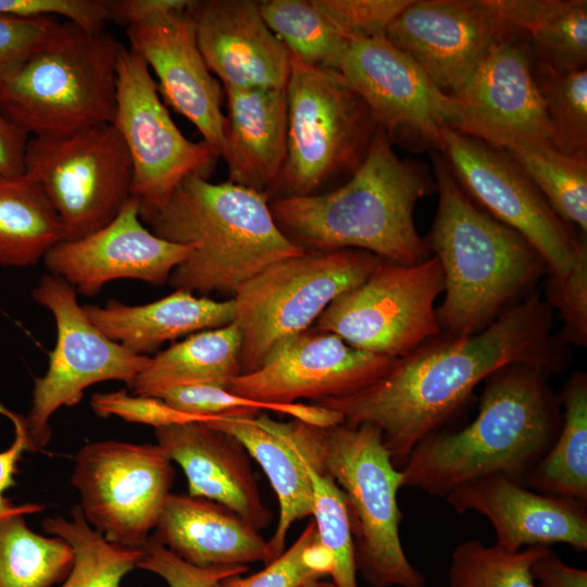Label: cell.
I'll list each match as a JSON object with an SVG mask.
<instances>
[{
	"label": "cell",
	"mask_w": 587,
	"mask_h": 587,
	"mask_svg": "<svg viewBox=\"0 0 587 587\" xmlns=\"http://www.w3.org/2000/svg\"><path fill=\"white\" fill-rule=\"evenodd\" d=\"M552 316L547 301L532 292L479 333L466 337L441 333L396 359L364 389L313 403L339 412L347 424L378 427L395 466H402L411 451L438 433L497 370L514 363L549 374L564 369V344L552 334Z\"/></svg>",
	"instance_id": "cell-1"
},
{
	"label": "cell",
	"mask_w": 587,
	"mask_h": 587,
	"mask_svg": "<svg viewBox=\"0 0 587 587\" xmlns=\"http://www.w3.org/2000/svg\"><path fill=\"white\" fill-rule=\"evenodd\" d=\"M548 375L514 363L488 376L476 417L421 441L401 466L403 486L444 498L459 484L491 474L525 486L562 423L560 396Z\"/></svg>",
	"instance_id": "cell-2"
},
{
	"label": "cell",
	"mask_w": 587,
	"mask_h": 587,
	"mask_svg": "<svg viewBox=\"0 0 587 587\" xmlns=\"http://www.w3.org/2000/svg\"><path fill=\"white\" fill-rule=\"evenodd\" d=\"M435 182L414 161L400 159L378 127L348 180L320 193L270 200L282 233L304 252L359 249L403 265L430 258L414 225L416 202Z\"/></svg>",
	"instance_id": "cell-3"
},
{
	"label": "cell",
	"mask_w": 587,
	"mask_h": 587,
	"mask_svg": "<svg viewBox=\"0 0 587 587\" xmlns=\"http://www.w3.org/2000/svg\"><path fill=\"white\" fill-rule=\"evenodd\" d=\"M433 160L438 208L426 242L445 292L436 317L441 333L472 336L526 298L549 268L521 234L474 204L445 158Z\"/></svg>",
	"instance_id": "cell-4"
},
{
	"label": "cell",
	"mask_w": 587,
	"mask_h": 587,
	"mask_svg": "<svg viewBox=\"0 0 587 587\" xmlns=\"http://www.w3.org/2000/svg\"><path fill=\"white\" fill-rule=\"evenodd\" d=\"M142 222L162 239L193 247L168 283L202 297L233 299L270 265L305 253L282 233L266 195L200 174L187 176Z\"/></svg>",
	"instance_id": "cell-5"
},
{
	"label": "cell",
	"mask_w": 587,
	"mask_h": 587,
	"mask_svg": "<svg viewBox=\"0 0 587 587\" xmlns=\"http://www.w3.org/2000/svg\"><path fill=\"white\" fill-rule=\"evenodd\" d=\"M121 42L107 30L54 27L0 79V111L29 136H64L112 124Z\"/></svg>",
	"instance_id": "cell-6"
},
{
	"label": "cell",
	"mask_w": 587,
	"mask_h": 587,
	"mask_svg": "<svg viewBox=\"0 0 587 587\" xmlns=\"http://www.w3.org/2000/svg\"><path fill=\"white\" fill-rule=\"evenodd\" d=\"M286 97L287 157L270 200L320 193L349 178L378 128L365 100L338 70L291 57Z\"/></svg>",
	"instance_id": "cell-7"
},
{
	"label": "cell",
	"mask_w": 587,
	"mask_h": 587,
	"mask_svg": "<svg viewBox=\"0 0 587 587\" xmlns=\"http://www.w3.org/2000/svg\"><path fill=\"white\" fill-rule=\"evenodd\" d=\"M325 465L344 491L357 572L372 587H425L400 539L397 492L403 475L375 425L345 422L325 427Z\"/></svg>",
	"instance_id": "cell-8"
},
{
	"label": "cell",
	"mask_w": 587,
	"mask_h": 587,
	"mask_svg": "<svg viewBox=\"0 0 587 587\" xmlns=\"http://www.w3.org/2000/svg\"><path fill=\"white\" fill-rule=\"evenodd\" d=\"M380 258L359 249L305 252L276 262L233 298L241 336V374L254 371L280 339L311 327L329 303L359 285Z\"/></svg>",
	"instance_id": "cell-9"
},
{
	"label": "cell",
	"mask_w": 587,
	"mask_h": 587,
	"mask_svg": "<svg viewBox=\"0 0 587 587\" xmlns=\"http://www.w3.org/2000/svg\"><path fill=\"white\" fill-rule=\"evenodd\" d=\"M24 174L45 191L64 227V240L112 222L132 197L133 170L113 124L64 136H34Z\"/></svg>",
	"instance_id": "cell-10"
},
{
	"label": "cell",
	"mask_w": 587,
	"mask_h": 587,
	"mask_svg": "<svg viewBox=\"0 0 587 587\" xmlns=\"http://www.w3.org/2000/svg\"><path fill=\"white\" fill-rule=\"evenodd\" d=\"M442 292L444 275L434 255L415 265L380 259L364 280L335 298L313 326L354 348L400 359L441 334L435 301Z\"/></svg>",
	"instance_id": "cell-11"
},
{
	"label": "cell",
	"mask_w": 587,
	"mask_h": 587,
	"mask_svg": "<svg viewBox=\"0 0 587 587\" xmlns=\"http://www.w3.org/2000/svg\"><path fill=\"white\" fill-rule=\"evenodd\" d=\"M77 295L71 284L50 273L32 291L33 299L52 313L57 340L46 374L35 379L30 411L23 417L27 451L50 441L49 422L55 411L76 405L93 384L122 380L128 386L150 358L134 354L107 337L89 320Z\"/></svg>",
	"instance_id": "cell-12"
},
{
	"label": "cell",
	"mask_w": 587,
	"mask_h": 587,
	"mask_svg": "<svg viewBox=\"0 0 587 587\" xmlns=\"http://www.w3.org/2000/svg\"><path fill=\"white\" fill-rule=\"evenodd\" d=\"M174 477L172 460L158 444L101 440L78 450L71 482L92 528L112 544L142 549Z\"/></svg>",
	"instance_id": "cell-13"
},
{
	"label": "cell",
	"mask_w": 587,
	"mask_h": 587,
	"mask_svg": "<svg viewBox=\"0 0 587 587\" xmlns=\"http://www.w3.org/2000/svg\"><path fill=\"white\" fill-rule=\"evenodd\" d=\"M116 108L112 124L129 154L132 196L145 221L159 211L189 175L209 178L218 158L203 140L187 139L172 120L145 60L122 47L116 63Z\"/></svg>",
	"instance_id": "cell-14"
},
{
	"label": "cell",
	"mask_w": 587,
	"mask_h": 587,
	"mask_svg": "<svg viewBox=\"0 0 587 587\" xmlns=\"http://www.w3.org/2000/svg\"><path fill=\"white\" fill-rule=\"evenodd\" d=\"M439 150L465 193L521 234L544 258L550 274L571 271L587 248L586 240L578 239L505 150L451 127L441 130Z\"/></svg>",
	"instance_id": "cell-15"
},
{
	"label": "cell",
	"mask_w": 587,
	"mask_h": 587,
	"mask_svg": "<svg viewBox=\"0 0 587 587\" xmlns=\"http://www.w3.org/2000/svg\"><path fill=\"white\" fill-rule=\"evenodd\" d=\"M533 61L526 38L509 27L450 95L460 111L455 130L503 150H558Z\"/></svg>",
	"instance_id": "cell-16"
},
{
	"label": "cell",
	"mask_w": 587,
	"mask_h": 587,
	"mask_svg": "<svg viewBox=\"0 0 587 587\" xmlns=\"http://www.w3.org/2000/svg\"><path fill=\"white\" fill-rule=\"evenodd\" d=\"M338 71L391 142L417 141L439 149L441 130L460 124L454 99L386 36L350 41Z\"/></svg>",
	"instance_id": "cell-17"
},
{
	"label": "cell",
	"mask_w": 587,
	"mask_h": 587,
	"mask_svg": "<svg viewBox=\"0 0 587 587\" xmlns=\"http://www.w3.org/2000/svg\"><path fill=\"white\" fill-rule=\"evenodd\" d=\"M395 361L354 348L339 336L312 325L277 341L259 367L238 375L226 389L262 402H315L364 389Z\"/></svg>",
	"instance_id": "cell-18"
},
{
	"label": "cell",
	"mask_w": 587,
	"mask_h": 587,
	"mask_svg": "<svg viewBox=\"0 0 587 587\" xmlns=\"http://www.w3.org/2000/svg\"><path fill=\"white\" fill-rule=\"evenodd\" d=\"M192 250L145 227L139 200L132 196L112 222L80 239L59 242L43 262L50 274L66 280L77 294L92 297L114 279L164 285Z\"/></svg>",
	"instance_id": "cell-19"
},
{
	"label": "cell",
	"mask_w": 587,
	"mask_h": 587,
	"mask_svg": "<svg viewBox=\"0 0 587 587\" xmlns=\"http://www.w3.org/2000/svg\"><path fill=\"white\" fill-rule=\"evenodd\" d=\"M508 29L489 0H412L385 36L451 95Z\"/></svg>",
	"instance_id": "cell-20"
},
{
	"label": "cell",
	"mask_w": 587,
	"mask_h": 587,
	"mask_svg": "<svg viewBox=\"0 0 587 587\" xmlns=\"http://www.w3.org/2000/svg\"><path fill=\"white\" fill-rule=\"evenodd\" d=\"M196 2V1H195ZM127 27L130 50L158 78L159 93L190 121L215 154L222 157L224 89L198 46L192 7Z\"/></svg>",
	"instance_id": "cell-21"
},
{
	"label": "cell",
	"mask_w": 587,
	"mask_h": 587,
	"mask_svg": "<svg viewBox=\"0 0 587 587\" xmlns=\"http://www.w3.org/2000/svg\"><path fill=\"white\" fill-rule=\"evenodd\" d=\"M207 423L236 437L266 474L279 504L276 529L267 540L275 560L285 551L290 526L313 513L309 466L327 471L325 427L296 419L279 422L263 412L221 416Z\"/></svg>",
	"instance_id": "cell-22"
},
{
	"label": "cell",
	"mask_w": 587,
	"mask_h": 587,
	"mask_svg": "<svg viewBox=\"0 0 587 587\" xmlns=\"http://www.w3.org/2000/svg\"><path fill=\"white\" fill-rule=\"evenodd\" d=\"M445 498L460 514L485 515L494 526L495 545L503 550L552 544H566L580 552L587 549V507L535 491L502 474L459 484Z\"/></svg>",
	"instance_id": "cell-23"
},
{
	"label": "cell",
	"mask_w": 587,
	"mask_h": 587,
	"mask_svg": "<svg viewBox=\"0 0 587 587\" xmlns=\"http://www.w3.org/2000/svg\"><path fill=\"white\" fill-rule=\"evenodd\" d=\"M192 15L200 51L223 88H286L291 54L265 23L260 2L196 1Z\"/></svg>",
	"instance_id": "cell-24"
},
{
	"label": "cell",
	"mask_w": 587,
	"mask_h": 587,
	"mask_svg": "<svg viewBox=\"0 0 587 587\" xmlns=\"http://www.w3.org/2000/svg\"><path fill=\"white\" fill-rule=\"evenodd\" d=\"M155 437L184 471L188 495L225 505L258 530L271 523L273 514L262 500L250 455L236 437L207 422L155 428Z\"/></svg>",
	"instance_id": "cell-25"
},
{
	"label": "cell",
	"mask_w": 587,
	"mask_h": 587,
	"mask_svg": "<svg viewBox=\"0 0 587 587\" xmlns=\"http://www.w3.org/2000/svg\"><path fill=\"white\" fill-rule=\"evenodd\" d=\"M154 529L151 540L198 567L274 561L258 529L205 498L171 492Z\"/></svg>",
	"instance_id": "cell-26"
},
{
	"label": "cell",
	"mask_w": 587,
	"mask_h": 587,
	"mask_svg": "<svg viewBox=\"0 0 587 587\" xmlns=\"http://www.w3.org/2000/svg\"><path fill=\"white\" fill-rule=\"evenodd\" d=\"M226 105L222 158L227 182L271 198L287 157L285 89L223 88Z\"/></svg>",
	"instance_id": "cell-27"
},
{
	"label": "cell",
	"mask_w": 587,
	"mask_h": 587,
	"mask_svg": "<svg viewBox=\"0 0 587 587\" xmlns=\"http://www.w3.org/2000/svg\"><path fill=\"white\" fill-rule=\"evenodd\" d=\"M83 308L107 337L134 354L148 357L166 341L226 326L235 320L234 299L216 301L184 289L140 305L110 300L103 307Z\"/></svg>",
	"instance_id": "cell-28"
},
{
	"label": "cell",
	"mask_w": 587,
	"mask_h": 587,
	"mask_svg": "<svg viewBox=\"0 0 587 587\" xmlns=\"http://www.w3.org/2000/svg\"><path fill=\"white\" fill-rule=\"evenodd\" d=\"M241 332L235 322L191 334L150 357L128 388L135 395L151 397L190 385L226 388L241 374Z\"/></svg>",
	"instance_id": "cell-29"
},
{
	"label": "cell",
	"mask_w": 587,
	"mask_h": 587,
	"mask_svg": "<svg viewBox=\"0 0 587 587\" xmlns=\"http://www.w3.org/2000/svg\"><path fill=\"white\" fill-rule=\"evenodd\" d=\"M501 20L526 38L534 61L562 71L586 68V0H489Z\"/></svg>",
	"instance_id": "cell-30"
},
{
	"label": "cell",
	"mask_w": 587,
	"mask_h": 587,
	"mask_svg": "<svg viewBox=\"0 0 587 587\" xmlns=\"http://www.w3.org/2000/svg\"><path fill=\"white\" fill-rule=\"evenodd\" d=\"M65 238L42 188L23 175L0 178V264L32 266Z\"/></svg>",
	"instance_id": "cell-31"
},
{
	"label": "cell",
	"mask_w": 587,
	"mask_h": 587,
	"mask_svg": "<svg viewBox=\"0 0 587 587\" xmlns=\"http://www.w3.org/2000/svg\"><path fill=\"white\" fill-rule=\"evenodd\" d=\"M562 423L551 448L528 475L525 486L587 507V376L577 371L560 396Z\"/></svg>",
	"instance_id": "cell-32"
},
{
	"label": "cell",
	"mask_w": 587,
	"mask_h": 587,
	"mask_svg": "<svg viewBox=\"0 0 587 587\" xmlns=\"http://www.w3.org/2000/svg\"><path fill=\"white\" fill-rule=\"evenodd\" d=\"M23 513L0 519V587H51L73 566L70 545L33 532Z\"/></svg>",
	"instance_id": "cell-33"
},
{
	"label": "cell",
	"mask_w": 587,
	"mask_h": 587,
	"mask_svg": "<svg viewBox=\"0 0 587 587\" xmlns=\"http://www.w3.org/2000/svg\"><path fill=\"white\" fill-rule=\"evenodd\" d=\"M42 525L73 551V566L61 587H120L123 577L138 567L142 549L107 540L88 524L78 504L72 508L71 519L46 517Z\"/></svg>",
	"instance_id": "cell-34"
},
{
	"label": "cell",
	"mask_w": 587,
	"mask_h": 587,
	"mask_svg": "<svg viewBox=\"0 0 587 587\" xmlns=\"http://www.w3.org/2000/svg\"><path fill=\"white\" fill-rule=\"evenodd\" d=\"M262 16L295 59L338 70L350 41L317 8L314 0H265Z\"/></svg>",
	"instance_id": "cell-35"
},
{
	"label": "cell",
	"mask_w": 587,
	"mask_h": 587,
	"mask_svg": "<svg viewBox=\"0 0 587 587\" xmlns=\"http://www.w3.org/2000/svg\"><path fill=\"white\" fill-rule=\"evenodd\" d=\"M566 223L587 233V158L555 149L505 150Z\"/></svg>",
	"instance_id": "cell-36"
},
{
	"label": "cell",
	"mask_w": 587,
	"mask_h": 587,
	"mask_svg": "<svg viewBox=\"0 0 587 587\" xmlns=\"http://www.w3.org/2000/svg\"><path fill=\"white\" fill-rule=\"evenodd\" d=\"M532 72L560 152L587 158V68L562 71L533 61Z\"/></svg>",
	"instance_id": "cell-37"
},
{
	"label": "cell",
	"mask_w": 587,
	"mask_h": 587,
	"mask_svg": "<svg viewBox=\"0 0 587 587\" xmlns=\"http://www.w3.org/2000/svg\"><path fill=\"white\" fill-rule=\"evenodd\" d=\"M158 398L176 410L209 421L221 416L255 415L263 411H272L319 427H329L344 422L339 412L314 403L262 402L237 396L226 388L215 385L176 387L163 392Z\"/></svg>",
	"instance_id": "cell-38"
},
{
	"label": "cell",
	"mask_w": 587,
	"mask_h": 587,
	"mask_svg": "<svg viewBox=\"0 0 587 587\" xmlns=\"http://www.w3.org/2000/svg\"><path fill=\"white\" fill-rule=\"evenodd\" d=\"M545 547L510 552L477 539L463 541L451 554L448 587H535L532 564Z\"/></svg>",
	"instance_id": "cell-39"
},
{
	"label": "cell",
	"mask_w": 587,
	"mask_h": 587,
	"mask_svg": "<svg viewBox=\"0 0 587 587\" xmlns=\"http://www.w3.org/2000/svg\"><path fill=\"white\" fill-rule=\"evenodd\" d=\"M313 490V521L320 544L333 559V582L358 587L353 539L344 491L327 472L309 466Z\"/></svg>",
	"instance_id": "cell-40"
},
{
	"label": "cell",
	"mask_w": 587,
	"mask_h": 587,
	"mask_svg": "<svg viewBox=\"0 0 587 587\" xmlns=\"http://www.w3.org/2000/svg\"><path fill=\"white\" fill-rule=\"evenodd\" d=\"M545 300L562 321L561 340L576 347L587 345V248L565 275L547 274Z\"/></svg>",
	"instance_id": "cell-41"
},
{
	"label": "cell",
	"mask_w": 587,
	"mask_h": 587,
	"mask_svg": "<svg viewBox=\"0 0 587 587\" xmlns=\"http://www.w3.org/2000/svg\"><path fill=\"white\" fill-rule=\"evenodd\" d=\"M349 40L385 36L391 22L412 0H314Z\"/></svg>",
	"instance_id": "cell-42"
},
{
	"label": "cell",
	"mask_w": 587,
	"mask_h": 587,
	"mask_svg": "<svg viewBox=\"0 0 587 587\" xmlns=\"http://www.w3.org/2000/svg\"><path fill=\"white\" fill-rule=\"evenodd\" d=\"M316 536V526L312 520L297 540L263 570L249 576H227L216 587H300L309 579L322 578L313 569L309 555Z\"/></svg>",
	"instance_id": "cell-43"
},
{
	"label": "cell",
	"mask_w": 587,
	"mask_h": 587,
	"mask_svg": "<svg viewBox=\"0 0 587 587\" xmlns=\"http://www.w3.org/2000/svg\"><path fill=\"white\" fill-rule=\"evenodd\" d=\"M90 405L100 417L118 416L130 423L160 428L189 422H210L174 409L158 397L129 395L126 389L108 394H95Z\"/></svg>",
	"instance_id": "cell-44"
},
{
	"label": "cell",
	"mask_w": 587,
	"mask_h": 587,
	"mask_svg": "<svg viewBox=\"0 0 587 587\" xmlns=\"http://www.w3.org/2000/svg\"><path fill=\"white\" fill-rule=\"evenodd\" d=\"M138 569L161 576L168 587H216L220 580L230 575L248 572V565H222L198 567L178 558L167 548L149 538L142 548Z\"/></svg>",
	"instance_id": "cell-45"
},
{
	"label": "cell",
	"mask_w": 587,
	"mask_h": 587,
	"mask_svg": "<svg viewBox=\"0 0 587 587\" xmlns=\"http://www.w3.org/2000/svg\"><path fill=\"white\" fill-rule=\"evenodd\" d=\"M0 15L37 18L62 16L87 32L105 30V0H0Z\"/></svg>",
	"instance_id": "cell-46"
},
{
	"label": "cell",
	"mask_w": 587,
	"mask_h": 587,
	"mask_svg": "<svg viewBox=\"0 0 587 587\" xmlns=\"http://www.w3.org/2000/svg\"><path fill=\"white\" fill-rule=\"evenodd\" d=\"M58 24L54 17L0 15V79L24 62Z\"/></svg>",
	"instance_id": "cell-47"
},
{
	"label": "cell",
	"mask_w": 587,
	"mask_h": 587,
	"mask_svg": "<svg viewBox=\"0 0 587 587\" xmlns=\"http://www.w3.org/2000/svg\"><path fill=\"white\" fill-rule=\"evenodd\" d=\"M10 420L14 425L15 437L11 446L7 450L0 452V519L16 513H36L43 509V505L36 503L15 505L4 496L7 489L15 485L17 464L22 459L24 451H27L23 416L12 413Z\"/></svg>",
	"instance_id": "cell-48"
},
{
	"label": "cell",
	"mask_w": 587,
	"mask_h": 587,
	"mask_svg": "<svg viewBox=\"0 0 587 587\" xmlns=\"http://www.w3.org/2000/svg\"><path fill=\"white\" fill-rule=\"evenodd\" d=\"M193 2V0H105L110 21L127 27L187 9Z\"/></svg>",
	"instance_id": "cell-49"
},
{
	"label": "cell",
	"mask_w": 587,
	"mask_h": 587,
	"mask_svg": "<svg viewBox=\"0 0 587 587\" xmlns=\"http://www.w3.org/2000/svg\"><path fill=\"white\" fill-rule=\"evenodd\" d=\"M532 574L535 587H587V571L565 564L549 547L533 562Z\"/></svg>",
	"instance_id": "cell-50"
},
{
	"label": "cell",
	"mask_w": 587,
	"mask_h": 587,
	"mask_svg": "<svg viewBox=\"0 0 587 587\" xmlns=\"http://www.w3.org/2000/svg\"><path fill=\"white\" fill-rule=\"evenodd\" d=\"M29 138L0 111V178L24 174Z\"/></svg>",
	"instance_id": "cell-51"
},
{
	"label": "cell",
	"mask_w": 587,
	"mask_h": 587,
	"mask_svg": "<svg viewBox=\"0 0 587 587\" xmlns=\"http://www.w3.org/2000/svg\"><path fill=\"white\" fill-rule=\"evenodd\" d=\"M300 587H338L333 580L325 582L322 578H314L304 582Z\"/></svg>",
	"instance_id": "cell-52"
}]
</instances>
